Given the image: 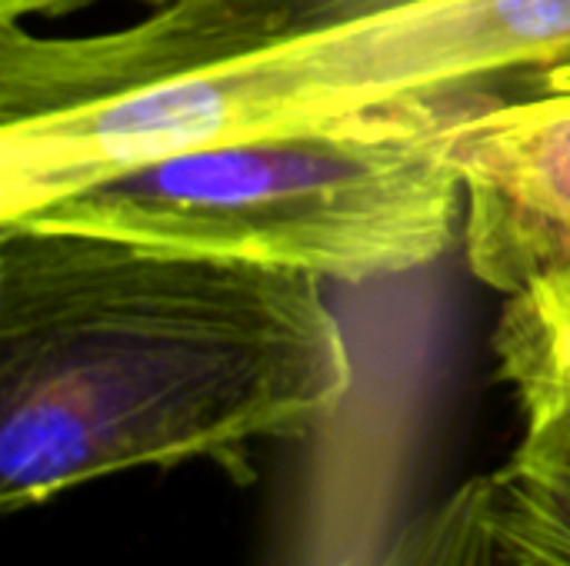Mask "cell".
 Instances as JSON below:
<instances>
[{"label":"cell","instance_id":"cell-1","mask_svg":"<svg viewBox=\"0 0 570 566\" xmlns=\"http://www.w3.org/2000/svg\"><path fill=\"white\" fill-rule=\"evenodd\" d=\"M354 390L324 280L83 230L0 224V507L301 440Z\"/></svg>","mask_w":570,"mask_h":566},{"label":"cell","instance_id":"cell-2","mask_svg":"<svg viewBox=\"0 0 570 566\" xmlns=\"http://www.w3.org/2000/svg\"><path fill=\"white\" fill-rule=\"evenodd\" d=\"M570 60V0H421L160 83L0 127L10 193L40 207L114 170L334 117H451Z\"/></svg>","mask_w":570,"mask_h":566},{"label":"cell","instance_id":"cell-3","mask_svg":"<svg viewBox=\"0 0 570 566\" xmlns=\"http://www.w3.org/2000/svg\"><path fill=\"white\" fill-rule=\"evenodd\" d=\"M444 123L334 117L114 170L10 220L250 260L337 284L438 264L464 224Z\"/></svg>","mask_w":570,"mask_h":566},{"label":"cell","instance_id":"cell-4","mask_svg":"<svg viewBox=\"0 0 570 566\" xmlns=\"http://www.w3.org/2000/svg\"><path fill=\"white\" fill-rule=\"evenodd\" d=\"M411 3L421 0H177L90 37H40L0 23V120L160 83Z\"/></svg>","mask_w":570,"mask_h":566},{"label":"cell","instance_id":"cell-5","mask_svg":"<svg viewBox=\"0 0 570 566\" xmlns=\"http://www.w3.org/2000/svg\"><path fill=\"white\" fill-rule=\"evenodd\" d=\"M464 257L504 297L570 264V60L444 123Z\"/></svg>","mask_w":570,"mask_h":566},{"label":"cell","instance_id":"cell-6","mask_svg":"<svg viewBox=\"0 0 570 566\" xmlns=\"http://www.w3.org/2000/svg\"><path fill=\"white\" fill-rule=\"evenodd\" d=\"M484 500L494 566H570V414L524 427Z\"/></svg>","mask_w":570,"mask_h":566},{"label":"cell","instance_id":"cell-7","mask_svg":"<svg viewBox=\"0 0 570 566\" xmlns=\"http://www.w3.org/2000/svg\"><path fill=\"white\" fill-rule=\"evenodd\" d=\"M491 350L524 427L570 414V264L508 294Z\"/></svg>","mask_w":570,"mask_h":566},{"label":"cell","instance_id":"cell-8","mask_svg":"<svg viewBox=\"0 0 570 566\" xmlns=\"http://www.w3.org/2000/svg\"><path fill=\"white\" fill-rule=\"evenodd\" d=\"M337 566H494L484 477L464 480L407 517L391 537Z\"/></svg>","mask_w":570,"mask_h":566},{"label":"cell","instance_id":"cell-9","mask_svg":"<svg viewBox=\"0 0 570 566\" xmlns=\"http://www.w3.org/2000/svg\"><path fill=\"white\" fill-rule=\"evenodd\" d=\"M90 3L94 0H0V23H20L30 17H63V13H73V10L90 7ZM127 3H137L147 13H157L177 0H127Z\"/></svg>","mask_w":570,"mask_h":566}]
</instances>
